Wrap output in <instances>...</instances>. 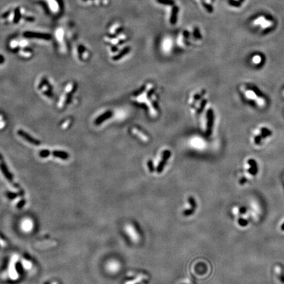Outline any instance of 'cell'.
<instances>
[{"mask_svg":"<svg viewBox=\"0 0 284 284\" xmlns=\"http://www.w3.org/2000/svg\"><path fill=\"white\" fill-rule=\"evenodd\" d=\"M35 19L32 13L23 6H9L0 13V22L11 27L32 23Z\"/></svg>","mask_w":284,"mask_h":284,"instance_id":"obj_1","label":"cell"},{"mask_svg":"<svg viewBox=\"0 0 284 284\" xmlns=\"http://www.w3.org/2000/svg\"><path fill=\"white\" fill-rule=\"evenodd\" d=\"M42 3L50 14L56 16L60 13L62 9L60 0H34Z\"/></svg>","mask_w":284,"mask_h":284,"instance_id":"obj_2","label":"cell"},{"mask_svg":"<svg viewBox=\"0 0 284 284\" xmlns=\"http://www.w3.org/2000/svg\"><path fill=\"white\" fill-rule=\"evenodd\" d=\"M243 92L247 99L251 100V101H254L258 105V106L260 107H263L265 106L266 100L263 98L258 95L254 90L246 89L243 90Z\"/></svg>","mask_w":284,"mask_h":284,"instance_id":"obj_3","label":"cell"},{"mask_svg":"<svg viewBox=\"0 0 284 284\" xmlns=\"http://www.w3.org/2000/svg\"><path fill=\"white\" fill-rule=\"evenodd\" d=\"M17 134H18L20 138H23L24 140L26 142H27L28 143L32 144L33 146H40L41 144L40 141L38 140V139L34 138L32 136H31L30 134H28L27 132H24L23 130H19L17 131Z\"/></svg>","mask_w":284,"mask_h":284,"instance_id":"obj_4","label":"cell"},{"mask_svg":"<svg viewBox=\"0 0 284 284\" xmlns=\"http://www.w3.org/2000/svg\"><path fill=\"white\" fill-rule=\"evenodd\" d=\"M254 24L255 25H260V28L262 29H266L270 27L272 23L270 20L268 19L265 18L264 17H259L254 20Z\"/></svg>","mask_w":284,"mask_h":284,"instance_id":"obj_5","label":"cell"},{"mask_svg":"<svg viewBox=\"0 0 284 284\" xmlns=\"http://www.w3.org/2000/svg\"><path fill=\"white\" fill-rule=\"evenodd\" d=\"M0 167H1L2 171L4 175H5L7 177V178L8 179V180H12L11 174H9V171H8V169H7V167L6 166V164L5 163V161H4L3 157V156H2V155L1 153H0Z\"/></svg>","mask_w":284,"mask_h":284,"instance_id":"obj_6","label":"cell"},{"mask_svg":"<svg viewBox=\"0 0 284 284\" xmlns=\"http://www.w3.org/2000/svg\"><path fill=\"white\" fill-rule=\"evenodd\" d=\"M248 164L249 166V172L251 175H255L258 171L257 164L255 162V160L253 159H249L248 160Z\"/></svg>","mask_w":284,"mask_h":284,"instance_id":"obj_7","label":"cell"},{"mask_svg":"<svg viewBox=\"0 0 284 284\" xmlns=\"http://www.w3.org/2000/svg\"><path fill=\"white\" fill-rule=\"evenodd\" d=\"M179 12V7L178 6H174L172 9L171 16H170V22L172 24H175L177 21V15Z\"/></svg>","mask_w":284,"mask_h":284,"instance_id":"obj_8","label":"cell"},{"mask_svg":"<svg viewBox=\"0 0 284 284\" xmlns=\"http://www.w3.org/2000/svg\"><path fill=\"white\" fill-rule=\"evenodd\" d=\"M51 153L53 155V156H54L55 157H57V158H59V159H64V160L67 159L68 158V157H69L68 154L67 153V152L63 151L55 150V151H52Z\"/></svg>","mask_w":284,"mask_h":284,"instance_id":"obj_9","label":"cell"},{"mask_svg":"<svg viewBox=\"0 0 284 284\" xmlns=\"http://www.w3.org/2000/svg\"><path fill=\"white\" fill-rule=\"evenodd\" d=\"M262 61H263V58L259 55H255L252 57V63L254 65H260L262 63Z\"/></svg>","mask_w":284,"mask_h":284,"instance_id":"obj_10","label":"cell"},{"mask_svg":"<svg viewBox=\"0 0 284 284\" xmlns=\"http://www.w3.org/2000/svg\"><path fill=\"white\" fill-rule=\"evenodd\" d=\"M156 1L160 4L167 6H173L175 3L174 0H156Z\"/></svg>","mask_w":284,"mask_h":284,"instance_id":"obj_11","label":"cell"},{"mask_svg":"<svg viewBox=\"0 0 284 284\" xmlns=\"http://www.w3.org/2000/svg\"><path fill=\"white\" fill-rule=\"evenodd\" d=\"M50 154V151L48 150H42L40 151V156L42 158H46Z\"/></svg>","mask_w":284,"mask_h":284,"instance_id":"obj_12","label":"cell"},{"mask_svg":"<svg viewBox=\"0 0 284 284\" xmlns=\"http://www.w3.org/2000/svg\"><path fill=\"white\" fill-rule=\"evenodd\" d=\"M194 210L195 209H193V208H191V209H187V210H186L185 211H183V215H185L186 216H190L192 214H193L194 212Z\"/></svg>","mask_w":284,"mask_h":284,"instance_id":"obj_13","label":"cell"},{"mask_svg":"<svg viewBox=\"0 0 284 284\" xmlns=\"http://www.w3.org/2000/svg\"><path fill=\"white\" fill-rule=\"evenodd\" d=\"M188 201L189 203H190V205H191V207L195 209L196 208V202H195V199L192 197H190L188 198Z\"/></svg>","mask_w":284,"mask_h":284,"instance_id":"obj_14","label":"cell"},{"mask_svg":"<svg viewBox=\"0 0 284 284\" xmlns=\"http://www.w3.org/2000/svg\"><path fill=\"white\" fill-rule=\"evenodd\" d=\"M202 4H203V7H204L205 9H207L208 12H212V7L211 6H210V5H208V4H207V3H204V2L202 3Z\"/></svg>","mask_w":284,"mask_h":284,"instance_id":"obj_15","label":"cell"},{"mask_svg":"<svg viewBox=\"0 0 284 284\" xmlns=\"http://www.w3.org/2000/svg\"><path fill=\"white\" fill-rule=\"evenodd\" d=\"M239 223L240 224H241L242 226H244L247 225V222L246 220H242V219H240V220H239Z\"/></svg>","mask_w":284,"mask_h":284,"instance_id":"obj_16","label":"cell"},{"mask_svg":"<svg viewBox=\"0 0 284 284\" xmlns=\"http://www.w3.org/2000/svg\"><path fill=\"white\" fill-rule=\"evenodd\" d=\"M195 34L196 38H200V37H201V35L199 34L198 30L197 29V28H195V29L194 30V35H195Z\"/></svg>","mask_w":284,"mask_h":284,"instance_id":"obj_17","label":"cell"},{"mask_svg":"<svg viewBox=\"0 0 284 284\" xmlns=\"http://www.w3.org/2000/svg\"><path fill=\"white\" fill-rule=\"evenodd\" d=\"M281 230H282V231H284V222H283V224H282V226H281Z\"/></svg>","mask_w":284,"mask_h":284,"instance_id":"obj_18","label":"cell"},{"mask_svg":"<svg viewBox=\"0 0 284 284\" xmlns=\"http://www.w3.org/2000/svg\"><path fill=\"white\" fill-rule=\"evenodd\" d=\"M83 2H87V1H88V0H82Z\"/></svg>","mask_w":284,"mask_h":284,"instance_id":"obj_19","label":"cell"},{"mask_svg":"<svg viewBox=\"0 0 284 284\" xmlns=\"http://www.w3.org/2000/svg\"><path fill=\"white\" fill-rule=\"evenodd\" d=\"M283 96L284 97V91H283Z\"/></svg>","mask_w":284,"mask_h":284,"instance_id":"obj_20","label":"cell"}]
</instances>
